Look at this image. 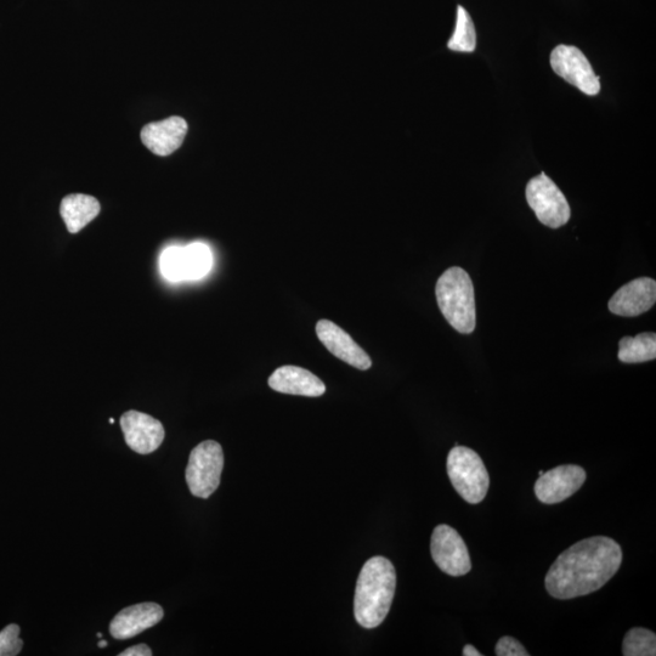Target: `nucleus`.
<instances>
[{
    "instance_id": "obj_1",
    "label": "nucleus",
    "mask_w": 656,
    "mask_h": 656,
    "mask_svg": "<svg viewBox=\"0 0 656 656\" xmlns=\"http://www.w3.org/2000/svg\"><path fill=\"white\" fill-rule=\"evenodd\" d=\"M622 563L621 547L607 536L576 542L554 561L545 585L557 599H573L601 590Z\"/></svg>"
},
{
    "instance_id": "obj_2",
    "label": "nucleus",
    "mask_w": 656,
    "mask_h": 656,
    "mask_svg": "<svg viewBox=\"0 0 656 656\" xmlns=\"http://www.w3.org/2000/svg\"><path fill=\"white\" fill-rule=\"evenodd\" d=\"M397 588V573L389 559L373 557L356 582L354 615L365 629H376L387 618Z\"/></svg>"
},
{
    "instance_id": "obj_3",
    "label": "nucleus",
    "mask_w": 656,
    "mask_h": 656,
    "mask_svg": "<svg viewBox=\"0 0 656 656\" xmlns=\"http://www.w3.org/2000/svg\"><path fill=\"white\" fill-rule=\"evenodd\" d=\"M441 313L457 332L469 335L475 328L474 286L471 276L461 268H450L439 277L435 287Z\"/></svg>"
},
{
    "instance_id": "obj_4",
    "label": "nucleus",
    "mask_w": 656,
    "mask_h": 656,
    "mask_svg": "<svg viewBox=\"0 0 656 656\" xmlns=\"http://www.w3.org/2000/svg\"><path fill=\"white\" fill-rule=\"evenodd\" d=\"M446 469L452 486L463 500L478 505L485 499L490 477L482 457L472 449L456 445L450 451Z\"/></svg>"
},
{
    "instance_id": "obj_5",
    "label": "nucleus",
    "mask_w": 656,
    "mask_h": 656,
    "mask_svg": "<svg viewBox=\"0 0 656 656\" xmlns=\"http://www.w3.org/2000/svg\"><path fill=\"white\" fill-rule=\"evenodd\" d=\"M224 468V452L217 441L207 440L191 451L186 468V483L191 494L208 499L220 484Z\"/></svg>"
},
{
    "instance_id": "obj_6",
    "label": "nucleus",
    "mask_w": 656,
    "mask_h": 656,
    "mask_svg": "<svg viewBox=\"0 0 656 656\" xmlns=\"http://www.w3.org/2000/svg\"><path fill=\"white\" fill-rule=\"evenodd\" d=\"M527 200L537 219L548 228L558 229L569 222V203L563 192L545 173L530 180Z\"/></svg>"
},
{
    "instance_id": "obj_7",
    "label": "nucleus",
    "mask_w": 656,
    "mask_h": 656,
    "mask_svg": "<svg viewBox=\"0 0 656 656\" xmlns=\"http://www.w3.org/2000/svg\"><path fill=\"white\" fill-rule=\"evenodd\" d=\"M431 552L433 561L445 574L463 576L472 570L471 557L465 541L449 525L441 524L434 529Z\"/></svg>"
},
{
    "instance_id": "obj_8",
    "label": "nucleus",
    "mask_w": 656,
    "mask_h": 656,
    "mask_svg": "<svg viewBox=\"0 0 656 656\" xmlns=\"http://www.w3.org/2000/svg\"><path fill=\"white\" fill-rule=\"evenodd\" d=\"M551 66L562 77L586 95H597L601 90L599 77L593 71L584 53L569 45H559L551 54Z\"/></svg>"
},
{
    "instance_id": "obj_9",
    "label": "nucleus",
    "mask_w": 656,
    "mask_h": 656,
    "mask_svg": "<svg viewBox=\"0 0 656 656\" xmlns=\"http://www.w3.org/2000/svg\"><path fill=\"white\" fill-rule=\"evenodd\" d=\"M585 482L584 468L576 465L558 466L540 475L534 486L535 495L545 505H556L568 500Z\"/></svg>"
},
{
    "instance_id": "obj_10",
    "label": "nucleus",
    "mask_w": 656,
    "mask_h": 656,
    "mask_svg": "<svg viewBox=\"0 0 656 656\" xmlns=\"http://www.w3.org/2000/svg\"><path fill=\"white\" fill-rule=\"evenodd\" d=\"M121 428L129 448L140 455H149L160 448L166 435L160 421L134 410L121 417Z\"/></svg>"
},
{
    "instance_id": "obj_11",
    "label": "nucleus",
    "mask_w": 656,
    "mask_h": 656,
    "mask_svg": "<svg viewBox=\"0 0 656 656\" xmlns=\"http://www.w3.org/2000/svg\"><path fill=\"white\" fill-rule=\"evenodd\" d=\"M316 335L328 352L335 355L355 369L366 371L371 369L372 361L369 355L343 328L330 320H320L316 324Z\"/></svg>"
},
{
    "instance_id": "obj_12",
    "label": "nucleus",
    "mask_w": 656,
    "mask_h": 656,
    "mask_svg": "<svg viewBox=\"0 0 656 656\" xmlns=\"http://www.w3.org/2000/svg\"><path fill=\"white\" fill-rule=\"evenodd\" d=\"M656 302V282L650 277H639L619 288L610 299V313L622 318H636L647 313Z\"/></svg>"
},
{
    "instance_id": "obj_13",
    "label": "nucleus",
    "mask_w": 656,
    "mask_h": 656,
    "mask_svg": "<svg viewBox=\"0 0 656 656\" xmlns=\"http://www.w3.org/2000/svg\"><path fill=\"white\" fill-rule=\"evenodd\" d=\"M163 609L157 603H140L121 610L110 624L111 636L115 639L133 638L151 629L163 619Z\"/></svg>"
},
{
    "instance_id": "obj_14",
    "label": "nucleus",
    "mask_w": 656,
    "mask_h": 656,
    "mask_svg": "<svg viewBox=\"0 0 656 656\" xmlns=\"http://www.w3.org/2000/svg\"><path fill=\"white\" fill-rule=\"evenodd\" d=\"M188 133V123L182 117H169L167 120L147 124L141 130V141L152 154L169 156L183 145Z\"/></svg>"
},
{
    "instance_id": "obj_15",
    "label": "nucleus",
    "mask_w": 656,
    "mask_h": 656,
    "mask_svg": "<svg viewBox=\"0 0 656 656\" xmlns=\"http://www.w3.org/2000/svg\"><path fill=\"white\" fill-rule=\"evenodd\" d=\"M269 386L275 392L318 398L324 395L326 387L318 376L298 366H282L269 377Z\"/></svg>"
},
{
    "instance_id": "obj_16",
    "label": "nucleus",
    "mask_w": 656,
    "mask_h": 656,
    "mask_svg": "<svg viewBox=\"0 0 656 656\" xmlns=\"http://www.w3.org/2000/svg\"><path fill=\"white\" fill-rule=\"evenodd\" d=\"M100 203L93 196L73 194L61 201L60 214L71 234H77L99 216Z\"/></svg>"
},
{
    "instance_id": "obj_17",
    "label": "nucleus",
    "mask_w": 656,
    "mask_h": 656,
    "mask_svg": "<svg viewBox=\"0 0 656 656\" xmlns=\"http://www.w3.org/2000/svg\"><path fill=\"white\" fill-rule=\"evenodd\" d=\"M656 358L654 332L639 333L636 337H624L619 343V360L625 364L647 363Z\"/></svg>"
},
{
    "instance_id": "obj_18",
    "label": "nucleus",
    "mask_w": 656,
    "mask_h": 656,
    "mask_svg": "<svg viewBox=\"0 0 656 656\" xmlns=\"http://www.w3.org/2000/svg\"><path fill=\"white\" fill-rule=\"evenodd\" d=\"M212 252L205 243L195 242L183 247L184 280H200L212 268Z\"/></svg>"
},
{
    "instance_id": "obj_19",
    "label": "nucleus",
    "mask_w": 656,
    "mask_h": 656,
    "mask_svg": "<svg viewBox=\"0 0 656 656\" xmlns=\"http://www.w3.org/2000/svg\"><path fill=\"white\" fill-rule=\"evenodd\" d=\"M448 47L454 52L472 53L477 47V33L471 15L461 7L457 8V20L454 35H452Z\"/></svg>"
},
{
    "instance_id": "obj_20",
    "label": "nucleus",
    "mask_w": 656,
    "mask_h": 656,
    "mask_svg": "<svg viewBox=\"0 0 656 656\" xmlns=\"http://www.w3.org/2000/svg\"><path fill=\"white\" fill-rule=\"evenodd\" d=\"M622 654L625 656H655L656 636L655 633L642 627L627 632L622 644Z\"/></svg>"
},
{
    "instance_id": "obj_21",
    "label": "nucleus",
    "mask_w": 656,
    "mask_h": 656,
    "mask_svg": "<svg viewBox=\"0 0 656 656\" xmlns=\"http://www.w3.org/2000/svg\"><path fill=\"white\" fill-rule=\"evenodd\" d=\"M160 268L164 279L172 282L184 280L183 247H169L160 258Z\"/></svg>"
},
{
    "instance_id": "obj_22",
    "label": "nucleus",
    "mask_w": 656,
    "mask_h": 656,
    "mask_svg": "<svg viewBox=\"0 0 656 656\" xmlns=\"http://www.w3.org/2000/svg\"><path fill=\"white\" fill-rule=\"evenodd\" d=\"M20 627L11 624L0 631V656H15L24 647V641L20 638Z\"/></svg>"
},
{
    "instance_id": "obj_23",
    "label": "nucleus",
    "mask_w": 656,
    "mask_h": 656,
    "mask_svg": "<svg viewBox=\"0 0 656 656\" xmlns=\"http://www.w3.org/2000/svg\"><path fill=\"white\" fill-rule=\"evenodd\" d=\"M495 653L497 656H529L522 646V643L513 637H502L496 644Z\"/></svg>"
},
{
    "instance_id": "obj_24",
    "label": "nucleus",
    "mask_w": 656,
    "mask_h": 656,
    "mask_svg": "<svg viewBox=\"0 0 656 656\" xmlns=\"http://www.w3.org/2000/svg\"><path fill=\"white\" fill-rule=\"evenodd\" d=\"M120 656H152V650L146 644H138L124 650Z\"/></svg>"
},
{
    "instance_id": "obj_25",
    "label": "nucleus",
    "mask_w": 656,
    "mask_h": 656,
    "mask_svg": "<svg viewBox=\"0 0 656 656\" xmlns=\"http://www.w3.org/2000/svg\"><path fill=\"white\" fill-rule=\"evenodd\" d=\"M462 654L465 656H482V653H479V650L471 646V644H467V646L463 648Z\"/></svg>"
},
{
    "instance_id": "obj_26",
    "label": "nucleus",
    "mask_w": 656,
    "mask_h": 656,
    "mask_svg": "<svg viewBox=\"0 0 656 656\" xmlns=\"http://www.w3.org/2000/svg\"><path fill=\"white\" fill-rule=\"evenodd\" d=\"M99 648H106L107 647V642L106 641H100L98 644Z\"/></svg>"
},
{
    "instance_id": "obj_27",
    "label": "nucleus",
    "mask_w": 656,
    "mask_h": 656,
    "mask_svg": "<svg viewBox=\"0 0 656 656\" xmlns=\"http://www.w3.org/2000/svg\"><path fill=\"white\" fill-rule=\"evenodd\" d=\"M109 422L113 424L115 423V420H113V418H110Z\"/></svg>"
},
{
    "instance_id": "obj_28",
    "label": "nucleus",
    "mask_w": 656,
    "mask_h": 656,
    "mask_svg": "<svg viewBox=\"0 0 656 656\" xmlns=\"http://www.w3.org/2000/svg\"><path fill=\"white\" fill-rule=\"evenodd\" d=\"M544 473H545L544 471H540V472H539V475H542V474H544Z\"/></svg>"
}]
</instances>
